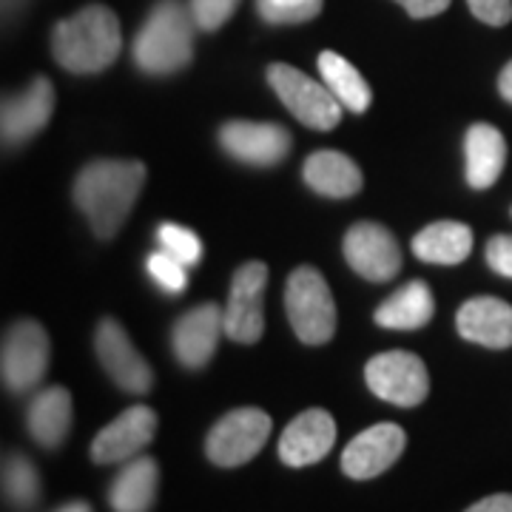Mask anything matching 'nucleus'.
<instances>
[{
  "instance_id": "obj_4",
  "label": "nucleus",
  "mask_w": 512,
  "mask_h": 512,
  "mask_svg": "<svg viewBox=\"0 0 512 512\" xmlns=\"http://www.w3.org/2000/svg\"><path fill=\"white\" fill-rule=\"evenodd\" d=\"M285 311L299 342L319 348L336 333V302L316 268H296L285 288Z\"/></svg>"
},
{
  "instance_id": "obj_1",
  "label": "nucleus",
  "mask_w": 512,
  "mask_h": 512,
  "mask_svg": "<svg viewBox=\"0 0 512 512\" xmlns=\"http://www.w3.org/2000/svg\"><path fill=\"white\" fill-rule=\"evenodd\" d=\"M146 185L140 160H94L74 180V202L100 239H111L128 220Z\"/></svg>"
},
{
  "instance_id": "obj_11",
  "label": "nucleus",
  "mask_w": 512,
  "mask_h": 512,
  "mask_svg": "<svg viewBox=\"0 0 512 512\" xmlns=\"http://www.w3.org/2000/svg\"><path fill=\"white\" fill-rule=\"evenodd\" d=\"M157 433V413L148 404H134L109 421L92 441L94 464H126L137 458Z\"/></svg>"
},
{
  "instance_id": "obj_6",
  "label": "nucleus",
  "mask_w": 512,
  "mask_h": 512,
  "mask_svg": "<svg viewBox=\"0 0 512 512\" xmlns=\"http://www.w3.org/2000/svg\"><path fill=\"white\" fill-rule=\"evenodd\" d=\"M274 421L259 407H239L225 413L205 439V456L211 464L234 470L248 464L271 439Z\"/></svg>"
},
{
  "instance_id": "obj_9",
  "label": "nucleus",
  "mask_w": 512,
  "mask_h": 512,
  "mask_svg": "<svg viewBox=\"0 0 512 512\" xmlns=\"http://www.w3.org/2000/svg\"><path fill=\"white\" fill-rule=\"evenodd\" d=\"M268 285V265L265 262H245L234 274L228 302L222 308L225 336L239 345H256L265 333V308L262 293Z\"/></svg>"
},
{
  "instance_id": "obj_20",
  "label": "nucleus",
  "mask_w": 512,
  "mask_h": 512,
  "mask_svg": "<svg viewBox=\"0 0 512 512\" xmlns=\"http://www.w3.org/2000/svg\"><path fill=\"white\" fill-rule=\"evenodd\" d=\"M160 490L157 458L137 456L123 464L109 487V507L114 512H151Z\"/></svg>"
},
{
  "instance_id": "obj_21",
  "label": "nucleus",
  "mask_w": 512,
  "mask_h": 512,
  "mask_svg": "<svg viewBox=\"0 0 512 512\" xmlns=\"http://www.w3.org/2000/svg\"><path fill=\"white\" fill-rule=\"evenodd\" d=\"M302 177L308 188L330 200H348L362 191V171L342 151H316L305 160Z\"/></svg>"
},
{
  "instance_id": "obj_10",
  "label": "nucleus",
  "mask_w": 512,
  "mask_h": 512,
  "mask_svg": "<svg viewBox=\"0 0 512 512\" xmlns=\"http://www.w3.org/2000/svg\"><path fill=\"white\" fill-rule=\"evenodd\" d=\"M94 350L103 370L109 373V379L120 390H126L131 396H143L154 384V370L140 356V350L134 348V342L128 339L120 322L103 319L94 333Z\"/></svg>"
},
{
  "instance_id": "obj_13",
  "label": "nucleus",
  "mask_w": 512,
  "mask_h": 512,
  "mask_svg": "<svg viewBox=\"0 0 512 512\" xmlns=\"http://www.w3.org/2000/svg\"><path fill=\"white\" fill-rule=\"evenodd\" d=\"M345 259L367 282H390L402 271L396 237L376 222H356L345 237Z\"/></svg>"
},
{
  "instance_id": "obj_5",
  "label": "nucleus",
  "mask_w": 512,
  "mask_h": 512,
  "mask_svg": "<svg viewBox=\"0 0 512 512\" xmlns=\"http://www.w3.org/2000/svg\"><path fill=\"white\" fill-rule=\"evenodd\" d=\"M268 83L276 97L285 103V109L291 111L302 126L316 128V131H330L339 126L345 106L336 100V94L330 92L325 83L313 80L288 63H271Z\"/></svg>"
},
{
  "instance_id": "obj_18",
  "label": "nucleus",
  "mask_w": 512,
  "mask_h": 512,
  "mask_svg": "<svg viewBox=\"0 0 512 512\" xmlns=\"http://www.w3.org/2000/svg\"><path fill=\"white\" fill-rule=\"evenodd\" d=\"M458 333L481 348H512V305L495 296H476L458 308Z\"/></svg>"
},
{
  "instance_id": "obj_15",
  "label": "nucleus",
  "mask_w": 512,
  "mask_h": 512,
  "mask_svg": "<svg viewBox=\"0 0 512 512\" xmlns=\"http://www.w3.org/2000/svg\"><path fill=\"white\" fill-rule=\"evenodd\" d=\"M220 146L239 163L271 168L288 157L291 134H288V128L276 126V123L231 120L220 128Z\"/></svg>"
},
{
  "instance_id": "obj_2",
  "label": "nucleus",
  "mask_w": 512,
  "mask_h": 512,
  "mask_svg": "<svg viewBox=\"0 0 512 512\" xmlns=\"http://www.w3.org/2000/svg\"><path fill=\"white\" fill-rule=\"evenodd\" d=\"M123 32L109 6L92 3L72 18L60 20L52 32V55L72 74H97L120 57Z\"/></svg>"
},
{
  "instance_id": "obj_19",
  "label": "nucleus",
  "mask_w": 512,
  "mask_h": 512,
  "mask_svg": "<svg viewBox=\"0 0 512 512\" xmlns=\"http://www.w3.org/2000/svg\"><path fill=\"white\" fill-rule=\"evenodd\" d=\"M74 421L72 393L66 387H46L35 393V399L29 402L26 410V427L29 436L40 444L43 450H57L63 447V441L69 439Z\"/></svg>"
},
{
  "instance_id": "obj_36",
  "label": "nucleus",
  "mask_w": 512,
  "mask_h": 512,
  "mask_svg": "<svg viewBox=\"0 0 512 512\" xmlns=\"http://www.w3.org/2000/svg\"><path fill=\"white\" fill-rule=\"evenodd\" d=\"M52 512H94V510L89 501H66V504H60V507Z\"/></svg>"
},
{
  "instance_id": "obj_30",
  "label": "nucleus",
  "mask_w": 512,
  "mask_h": 512,
  "mask_svg": "<svg viewBox=\"0 0 512 512\" xmlns=\"http://www.w3.org/2000/svg\"><path fill=\"white\" fill-rule=\"evenodd\" d=\"M191 15L202 32H217L237 12L239 0H191Z\"/></svg>"
},
{
  "instance_id": "obj_24",
  "label": "nucleus",
  "mask_w": 512,
  "mask_h": 512,
  "mask_svg": "<svg viewBox=\"0 0 512 512\" xmlns=\"http://www.w3.org/2000/svg\"><path fill=\"white\" fill-rule=\"evenodd\" d=\"M473 251V231L464 222H433L413 237V254L430 265H458Z\"/></svg>"
},
{
  "instance_id": "obj_29",
  "label": "nucleus",
  "mask_w": 512,
  "mask_h": 512,
  "mask_svg": "<svg viewBox=\"0 0 512 512\" xmlns=\"http://www.w3.org/2000/svg\"><path fill=\"white\" fill-rule=\"evenodd\" d=\"M148 274L151 279L163 288L165 293H183L185 285H188V265L180 262L177 256H171L168 251H157V254L148 256L146 262Z\"/></svg>"
},
{
  "instance_id": "obj_8",
  "label": "nucleus",
  "mask_w": 512,
  "mask_h": 512,
  "mask_svg": "<svg viewBox=\"0 0 512 512\" xmlns=\"http://www.w3.org/2000/svg\"><path fill=\"white\" fill-rule=\"evenodd\" d=\"M365 382L370 393L396 407H419L430 393L427 367L416 353L407 350H387L373 356L365 367Z\"/></svg>"
},
{
  "instance_id": "obj_33",
  "label": "nucleus",
  "mask_w": 512,
  "mask_h": 512,
  "mask_svg": "<svg viewBox=\"0 0 512 512\" xmlns=\"http://www.w3.org/2000/svg\"><path fill=\"white\" fill-rule=\"evenodd\" d=\"M399 6H404V12L410 15V18H436L441 12H447L450 9V3L453 0H396Z\"/></svg>"
},
{
  "instance_id": "obj_17",
  "label": "nucleus",
  "mask_w": 512,
  "mask_h": 512,
  "mask_svg": "<svg viewBox=\"0 0 512 512\" xmlns=\"http://www.w3.org/2000/svg\"><path fill=\"white\" fill-rule=\"evenodd\" d=\"M336 444V421L328 410H305L285 427L279 439V458L288 467H311L328 456Z\"/></svg>"
},
{
  "instance_id": "obj_35",
  "label": "nucleus",
  "mask_w": 512,
  "mask_h": 512,
  "mask_svg": "<svg viewBox=\"0 0 512 512\" xmlns=\"http://www.w3.org/2000/svg\"><path fill=\"white\" fill-rule=\"evenodd\" d=\"M498 92H501V97H504L507 103H512V60L501 69V74H498Z\"/></svg>"
},
{
  "instance_id": "obj_26",
  "label": "nucleus",
  "mask_w": 512,
  "mask_h": 512,
  "mask_svg": "<svg viewBox=\"0 0 512 512\" xmlns=\"http://www.w3.org/2000/svg\"><path fill=\"white\" fill-rule=\"evenodd\" d=\"M3 498L9 507L26 512L40 501V473L37 467L20 453L3 458Z\"/></svg>"
},
{
  "instance_id": "obj_3",
  "label": "nucleus",
  "mask_w": 512,
  "mask_h": 512,
  "mask_svg": "<svg viewBox=\"0 0 512 512\" xmlns=\"http://www.w3.org/2000/svg\"><path fill=\"white\" fill-rule=\"evenodd\" d=\"M194 26L191 6L183 0H160L134 37L137 69L154 77L185 69L194 57Z\"/></svg>"
},
{
  "instance_id": "obj_16",
  "label": "nucleus",
  "mask_w": 512,
  "mask_h": 512,
  "mask_svg": "<svg viewBox=\"0 0 512 512\" xmlns=\"http://www.w3.org/2000/svg\"><path fill=\"white\" fill-rule=\"evenodd\" d=\"M55 111V89L46 77H35L23 92L3 100L0 134L6 146H23L37 131H43Z\"/></svg>"
},
{
  "instance_id": "obj_22",
  "label": "nucleus",
  "mask_w": 512,
  "mask_h": 512,
  "mask_svg": "<svg viewBox=\"0 0 512 512\" xmlns=\"http://www.w3.org/2000/svg\"><path fill=\"white\" fill-rule=\"evenodd\" d=\"M464 157H467V183L473 188H490L501 177L507 163V143L504 134L490 123L470 126L464 137Z\"/></svg>"
},
{
  "instance_id": "obj_31",
  "label": "nucleus",
  "mask_w": 512,
  "mask_h": 512,
  "mask_svg": "<svg viewBox=\"0 0 512 512\" xmlns=\"http://www.w3.org/2000/svg\"><path fill=\"white\" fill-rule=\"evenodd\" d=\"M467 6L487 26H507L512 20V0H467Z\"/></svg>"
},
{
  "instance_id": "obj_23",
  "label": "nucleus",
  "mask_w": 512,
  "mask_h": 512,
  "mask_svg": "<svg viewBox=\"0 0 512 512\" xmlns=\"http://www.w3.org/2000/svg\"><path fill=\"white\" fill-rule=\"evenodd\" d=\"M436 313V299L427 282L410 279L404 288L387 296L376 308V325L387 330H416L424 328Z\"/></svg>"
},
{
  "instance_id": "obj_12",
  "label": "nucleus",
  "mask_w": 512,
  "mask_h": 512,
  "mask_svg": "<svg viewBox=\"0 0 512 512\" xmlns=\"http://www.w3.org/2000/svg\"><path fill=\"white\" fill-rule=\"evenodd\" d=\"M407 433L393 421H382L362 430L342 453V473L353 481H370V478L387 473L404 453Z\"/></svg>"
},
{
  "instance_id": "obj_25",
  "label": "nucleus",
  "mask_w": 512,
  "mask_h": 512,
  "mask_svg": "<svg viewBox=\"0 0 512 512\" xmlns=\"http://www.w3.org/2000/svg\"><path fill=\"white\" fill-rule=\"evenodd\" d=\"M316 66H319V74H322V83L328 86L330 92L336 94V100L345 106L353 114H365L370 109V103H373V92H370V86H367V80L359 74V69L345 60L342 55H336V52H322L319 60H316Z\"/></svg>"
},
{
  "instance_id": "obj_34",
  "label": "nucleus",
  "mask_w": 512,
  "mask_h": 512,
  "mask_svg": "<svg viewBox=\"0 0 512 512\" xmlns=\"http://www.w3.org/2000/svg\"><path fill=\"white\" fill-rule=\"evenodd\" d=\"M467 512H512V495L510 493H495L481 498L478 504H473Z\"/></svg>"
},
{
  "instance_id": "obj_7",
  "label": "nucleus",
  "mask_w": 512,
  "mask_h": 512,
  "mask_svg": "<svg viewBox=\"0 0 512 512\" xmlns=\"http://www.w3.org/2000/svg\"><path fill=\"white\" fill-rule=\"evenodd\" d=\"M52 345L40 322L20 319L3 333V350H0V376L3 387L12 393H29L43 382L49 370Z\"/></svg>"
},
{
  "instance_id": "obj_32",
  "label": "nucleus",
  "mask_w": 512,
  "mask_h": 512,
  "mask_svg": "<svg viewBox=\"0 0 512 512\" xmlns=\"http://www.w3.org/2000/svg\"><path fill=\"white\" fill-rule=\"evenodd\" d=\"M487 265L498 276L512 279V234H495L487 242Z\"/></svg>"
},
{
  "instance_id": "obj_28",
  "label": "nucleus",
  "mask_w": 512,
  "mask_h": 512,
  "mask_svg": "<svg viewBox=\"0 0 512 512\" xmlns=\"http://www.w3.org/2000/svg\"><path fill=\"white\" fill-rule=\"evenodd\" d=\"M157 242H160V248H163V251H168L171 256H177V259L185 262L188 268L200 265L202 242L191 228L174 225V222H165V225L157 228Z\"/></svg>"
},
{
  "instance_id": "obj_27",
  "label": "nucleus",
  "mask_w": 512,
  "mask_h": 512,
  "mask_svg": "<svg viewBox=\"0 0 512 512\" xmlns=\"http://www.w3.org/2000/svg\"><path fill=\"white\" fill-rule=\"evenodd\" d=\"M322 3L325 0H256V12L271 26H293L316 18Z\"/></svg>"
},
{
  "instance_id": "obj_14",
  "label": "nucleus",
  "mask_w": 512,
  "mask_h": 512,
  "mask_svg": "<svg viewBox=\"0 0 512 512\" xmlns=\"http://www.w3.org/2000/svg\"><path fill=\"white\" fill-rule=\"evenodd\" d=\"M225 333V319L217 302H202L183 313L171 333V348L185 370H202L214 359L220 336Z\"/></svg>"
}]
</instances>
